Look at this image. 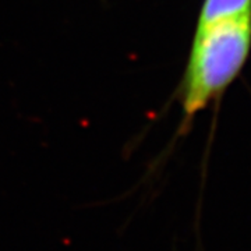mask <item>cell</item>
I'll return each instance as SVG.
<instances>
[{
	"mask_svg": "<svg viewBox=\"0 0 251 251\" xmlns=\"http://www.w3.org/2000/svg\"><path fill=\"white\" fill-rule=\"evenodd\" d=\"M251 45V16L222 20L196 31L184 85L186 116L196 115L240 72Z\"/></svg>",
	"mask_w": 251,
	"mask_h": 251,
	"instance_id": "6da1fadb",
	"label": "cell"
},
{
	"mask_svg": "<svg viewBox=\"0 0 251 251\" xmlns=\"http://www.w3.org/2000/svg\"><path fill=\"white\" fill-rule=\"evenodd\" d=\"M249 16H251V0H205L200 13L197 29L222 20Z\"/></svg>",
	"mask_w": 251,
	"mask_h": 251,
	"instance_id": "7a4b0ae2",
	"label": "cell"
}]
</instances>
